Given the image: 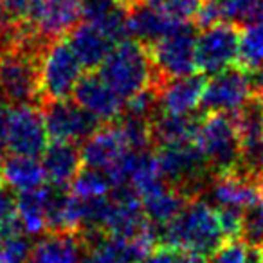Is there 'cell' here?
I'll use <instances>...</instances> for the list:
<instances>
[{
    "mask_svg": "<svg viewBox=\"0 0 263 263\" xmlns=\"http://www.w3.org/2000/svg\"><path fill=\"white\" fill-rule=\"evenodd\" d=\"M161 238L164 245L187 252L204 263L229 240L220 222L218 209L200 197L187 202L180 215L161 229Z\"/></svg>",
    "mask_w": 263,
    "mask_h": 263,
    "instance_id": "1",
    "label": "cell"
},
{
    "mask_svg": "<svg viewBox=\"0 0 263 263\" xmlns=\"http://www.w3.org/2000/svg\"><path fill=\"white\" fill-rule=\"evenodd\" d=\"M98 74L124 103L148 88H159L164 83L152 63L148 47L136 40H124L116 45L98 69Z\"/></svg>",
    "mask_w": 263,
    "mask_h": 263,
    "instance_id": "2",
    "label": "cell"
},
{
    "mask_svg": "<svg viewBox=\"0 0 263 263\" xmlns=\"http://www.w3.org/2000/svg\"><path fill=\"white\" fill-rule=\"evenodd\" d=\"M193 143L215 177L241 170L240 136L233 116L205 114L198 123Z\"/></svg>",
    "mask_w": 263,
    "mask_h": 263,
    "instance_id": "3",
    "label": "cell"
},
{
    "mask_svg": "<svg viewBox=\"0 0 263 263\" xmlns=\"http://www.w3.org/2000/svg\"><path fill=\"white\" fill-rule=\"evenodd\" d=\"M155 155L164 182L190 200L198 198L200 191L211 186L215 179L195 143L161 146Z\"/></svg>",
    "mask_w": 263,
    "mask_h": 263,
    "instance_id": "4",
    "label": "cell"
},
{
    "mask_svg": "<svg viewBox=\"0 0 263 263\" xmlns=\"http://www.w3.org/2000/svg\"><path fill=\"white\" fill-rule=\"evenodd\" d=\"M83 78V65L74 54L67 38L52 40L40 56V101L69 99Z\"/></svg>",
    "mask_w": 263,
    "mask_h": 263,
    "instance_id": "5",
    "label": "cell"
},
{
    "mask_svg": "<svg viewBox=\"0 0 263 263\" xmlns=\"http://www.w3.org/2000/svg\"><path fill=\"white\" fill-rule=\"evenodd\" d=\"M40 56L27 49L0 51V87L9 105H33L40 99Z\"/></svg>",
    "mask_w": 263,
    "mask_h": 263,
    "instance_id": "6",
    "label": "cell"
},
{
    "mask_svg": "<svg viewBox=\"0 0 263 263\" xmlns=\"http://www.w3.org/2000/svg\"><path fill=\"white\" fill-rule=\"evenodd\" d=\"M152 63L162 81L191 76L197 72V36L195 24H186L180 29L148 47Z\"/></svg>",
    "mask_w": 263,
    "mask_h": 263,
    "instance_id": "7",
    "label": "cell"
},
{
    "mask_svg": "<svg viewBox=\"0 0 263 263\" xmlns=\"http://www.w3.org/2000/svg\"><path fill=\"white\" fill-rule=\"evenodd\" d=\"M8 110V152L18 157H42L47 150V126L44 112L36 105H9Z\"/></svg>",
    "mask_w": 263,
    "mask_h": 263,
    "instance_id": "8",
    "label": "cell"
},
{
    "mask_svg": "<svg viewBox=\"0 0 263 263\" xmlns=\"http://www.w3.org/2000/svg\"><path fill=\"white\" fill-rule=\"evenodd\" d=\"M252 98V78L240 67H231L205 81L200 108L205 114H226L234 117Z\"/></svg>",
    "mask_w": 263,
    "mask_h": 263,
    "instance_id": "9",
    "label": "cell"
},
{
    "mask_svg": "<svg viewBox=\"0 0 263 263\" xmlns=\"http://www.w3.org/2000/svg\"><path fill=\"white\" fill-rule=\"evenodd\" d=\"M241 27L220 22L208 27L197 36V69L215 76L234 67L240 52Z\"/></svg>",
    "mask_w": 263,
    "mask_h": 263,
    "instance_id": "10",
    "label": "cell"
},
{
    "mask_svg": "<svg viewBox=\"0 0 263 263\" xmlns=\"http://www.w3.org/2000/svg\"><path fill=\"white\" fill-rule=\"evenodd\" d=\"M42 112L52 143H70L78 146V143L88 141L103 126L94 116L69 99L45 103Z\"/></svg>",
    "mask_w": 263,
    "mask_h": 263,
    "instance_id": "11",
    "label": "cell"
},
{
    "mask_svg": "<svg viewBox=\"0 0 263 263\" xmlns=\"http://www.w3.org/2000/svg\"><path fill=\"white\" fill-rule=\"evenodd\" d=\"M74 101L94 116L99 123H116L124 116L126 103L98 72H88L81 78L74 90Z\"/></svg>",
    "mask_w": 263,
    "mask_h": 263,
    "instance_id": "12",
    "label": "cell"
},
{
    "mask_svg": "<svg viewBox=\"0 0 263 263\" xmlns=\"http://www.w3.org/2000/svg\"><path fill=\"white\" fill-rule=\"evenodd\" d=\"M209 193L216 209H229L241 213L263 195V186L258 177L241 170L213 179Z\"/></svg>",
    "mask_w": 263,
    "mask_h": 263,
    "instance_id": "13",
    "label": "cell"
},
{
    "mask_svg": "<svg viewBox=\"0 0 263 263\" xmlns=\"http://www.w3.org/2000/svg\"><path fill=\"white\" fill-rule=\"evenodd\" d=\"M130 146L126 143L119 121L101 126L94 136L83 143L81 148V159L83 166L98 172H108L112 170L124 155L128 154Z\"/></svg>",
    "mask_w": 263,
    "mask_h": 263,
    "instance_id": "14",
    "label": "cell"
},
{
    "mask_svg": "<svg viewBox=\"0 0 263 263\" xmlns=\"http://www.w3.org/2000/svg\"><path fill=\"white\" fill-rule=\"evenodd\" d=\"M205 81L208 80L202 74L164 81L159 87L157 112L168 116H195L202 103Z\"/></svg>",
    "mask_w": 263,
    "mask_h": 263,
    "instance_id": "15",
    "label": "cell"
},
{
    "mask_svg": "<svg viewBox=\"0 0 263 263\" xmlns=\"http://www.w3.org/2000/svg\"><path fill=\"white\" fill-rule=\"evenodd\" d=\"M186 24L190 22L173 18L172 15L150 4L148 0L136 8L128 9V36L130 40L139 42L146 47L162 40Z\"/></svg>",
    "mask_w": 263,
    "mask_h": 263,
    "instance_id": "16",
    "label": "cell"
},
{
    "mask_svg": "<svg viewBox=\"0 0 263 263\" xmlns=\"http://www.w3.org/2000/svg\"><path fill=\"white\" fill-rule=\"evenodd\" d=\"M67 42L74 54L81 62L83 69H99L114 47L119 44L112 40L101 27L88 22H80L67 34Z\"/></svg>",
    "mask_w": 263,
    "mask_h": 263,
    "instance_id": "17",
    "label": "cell"
},
{
    "mask_svg": "<svg viewBox=\"0 0 263 263\" xmlns=\"http://www.w3.org/2000/svg\"><path fill=\"white\" fill-rule=\"evenodd\" d=\"M87 240L81 233H45L34 241L27 263H83Z\"/></svg>",
    "mask_w": 263,
    "mask_h": 263,
    "instance_id": "18",
    "label": "cell"
},
{
    "mask_svg": "<svg viewBox=\"0 0 263 263\" xmlns=\"http://www.w3.org/2000/svg\"><path fill=\"white\" fill-rule=\"evenodd\" d=\"M42 166L49 184L67 187L83 170L81 150L70 143H51L42 155Z\"/></svg>",
    "mask_w": 263,
    "mask_h": 263,
    "instance_id": "19",
    "label": "cell"
},
{
    "mask_svg": "<svg viewBox=\"0 0 263 263\" xmlns=\"http://www.w3.org/2000/svg\"><path fill=\"white\" fill-rule=\"evenodd\" d=\"M200 116H168L155 112L150 119V132L154 146H170V144L193 143Z\"/></svg>",
    "mask_w": 263,
    "mask_h": 263,
    "instance_id": "20",
    "label": "cell"
},
{
    "mask_svg": "<svg viewBox=\"0 0 263 263\" xmlns=\"http://www.w3.org/2000/svg\"><path fill=\"white\" fill-rule=\"evenodd\" d=\"M0 177L9 190L16 191L18 195L36 191L47 182L42 161L31 157H18V155H9L4 159Z\"/></svg>",
    "mask_w": 263,
    "mask_h": 263,
    "instance_id": "21",
    "label": "cell"
},
{
    "mask_svg": "<svg viewBox=\"0 0 263 263\" xmlns=\"http://www.w3.org/2000/svg\"><path fill=\"white\" fill-rule=\"evenodd\" d=\"M16 216L24 233L29 236L49 231V205H51V184L36 191L20 193L15 198Z\"/></svg>",
    "mask_w": 263,
    "mask_h": 263,
    "instance_id": "22",
    "label": "cell"
},
{
    "mask_svg": "<svg viewBox=\"0 0 263 263\" xmlns=\"http://www.w3.org/2000/svg\"><path fill=\"white\" fill-rule=\"evenodd\" d=\"M187 202H190V198H186L182 193L170 187L168 184H162L161 187L141 197L144 215L150 220V223L157 227L159 233L180 215V211L186 208Z\"/></svg>",
    "mask_w": 263,
    "mask_h": 263,
    "instance_id": "23",
    "label": "cell"
},
{
    "mask_svg": "<svg viewBox=\"0 0 263 263\" xmlns=\"http://www.w3.org/2000/svg\"><path fill=\"white\" fill-rule=\"evenodd\" d=\"M236 67H240L247 74L263 69V0L254 18L241 27Z\"/></svg>",
    "mask_w": 263,
    "mask_h": 263,
    "instance_id": "24",
    "label": "cell"
},
{
    "mask_svg": "<svg viewBox=\"0 0 263 263\" xmlns=\"http://www.w3.org/2000/svg\"><path fill=\"white\" fill-rule=\"evenodd\" d=\"M114 191V184L105 172L83 168L80 175L70 184V193L81 200H99L110 197Z\"/></svg>",
    "mask_w": 263,
    "mask_h": 263,
    "instance_id": "25",
    "label": "cell"
},
{
    "mask_svg": "<svg viewBox=\"0 0 263 263\" xmlns=\"http://www.w3.org/2000/svg\"><path fill=\"white\" fill-rule=\"evenodd\" d=\"M205 263H261L259 249L247 245L240 238L227 240L216 252H213Z\"/></svg>",
    "mask_w": 263,
    "mask_h": 263,
    "instance_id": "26",
    "label": "cell"
},
{
    "mask_svg": "<svg viewBox=\"0 0 263 263\" xmlns=\"http://www.w3.org/2000/svg\"><path fill=\"white\" fill-rule=\"evenodd\" d=\"M220 13V22L243 27L254 18L261 0H215Z\"/></svg>",
    "mask_w": 263,
    "mask_h": 263,
    "instance_id": "27",
    "label": "cell"
},
{
    "mask_svg": "<svg viewBox=\"0 0 263 263\" xmlns=\"http://www.w3.org/2000/svg\"><path fill=\"white\" fill-rule=\"evenodd\" d=\"M240 240L254 249L263 247V195L241 211Z\"/></svg>",
    "mask_w": 263,
    "mask_h": 263,
    "instance_id": "28",
    "label": "cell"
},
{
    "mask_svg": "<svg viewBox=\"0 0 263 263\" xmlns=\"http://www.w3.org/2000/svg\"><path fill=\"white\" fill-rule=\"evenodd\" d=\"M34 243L24 231L4 234L0 238V263H27Z\"/></svg>",
    "mask_w": 263,
    "mask_h": 263,
    "instance_id": "29",
    "label": "cell"
},
{
    "mask_svg": "<svg viewBox=\"0 0 263 263\" xmlns=\"http://www.w3.org/2000/svg\"><path fill=\"white\" fill-rule=\"evenodd\" d=\"M119 9H124L119 4V0H81L80 11L81 22L101 24L112 15H116Z\"/></svg>",
    "mask_w": 263,
    "mask_h": 263,
    "instance_id": "30",
    "label": "cell"
},
{
    "mask_svg": "<svg viewBox=\"0 0 263 263\" xmlns=\"http://www.w3.org/2000/svg\"><path fill=\"white\" fill-rule=\"evenodd\" d=\"M148 2L172 15L173 18L191 22L205 0H148Z\"/></svg>",
    "mask_w": 263,
    "mask_h": 263,
    "instance_id": "31",
    "label": "cell"
},
{
    "mask_svg": "<svg viewBox=\"0 0 263 263\" xmlns=\"http://www.w3.org/2000/svg\"><path fill=\"white\" fill-rule=\"evenodd\" d=\"M15 231H24L16 216L15 198L2 190L0 191V238Z\"/></svg>",
    "mask_w": 263,
    "mask_h": 263,
    "instance_id": "32",
    "label": "cell"
},
{
    "mask_svg": "<svg viewBox=\"0 0 263 263\" xmlns=\"http://www.w3.org/2000/svg\"><path fill=\"white\" fill-rule=\"evenodd\" d=\"M34 0H0V8L6 13L11 26L29 22L31 11H33Z\"/></svg>",
    "mask_w": 263,
    "mask_h": 263,
    "instance_id": "33",
    "label": "cell"
},
{
    "mask_svg": "<svg viewBox=\"0 0 263 263\" xmlns=\"http://www.w3.org/2000/svg\"><path fill=\"white\" fill-rule=\"evenodd\" d=\"M144 263H204V261L195 258V256L187 254V252L179 251V249H175V247L161 245V247H157L148 256Z\"/></svg>",
    "mask_w": 263,
    "mask_h": 263,
    "instance_id": "34",
    "label": "cell"
},
{
    "mask_svg": "<svg viewBox=\"0 0 263 263\" xmlns=\"http://www.w3.org/2000/svg\"><path fill=\"white\" fill-rule=\"evenodd\" d=\"M8 152V110L0 106V154Z\"/></svg>",
    "mask_w": 263,
    "mask_h": 263,
    "instance_id": "35",
    "label": "cell"
},
{
    "mask_svg": "<svg viewBox=\"0 0 263 263\" xmlns=\"http://www.w3.org/2000/svg\"><path fill=\"white\" fill-rule=\"evenodd\" d=\"M252 87H254V94L259 96V98H263V69H259L258 72H254Z\"/></svg>",
    "mask_w": 263,
    "mask_h": 263,
    "instance_id": "36",
    "label": "cell"
},
{
    "mask_svg": "<svg viewBox=\"0 0 263 263\" xmlns=\"http://www.w3.org/2000/svg\"><path fill=\"white\" fill-rule=\"evenodd\" d=\"M8 27H11V24H9L8 16H6V13L2 11V8H0V31L8 29Z\"/></svg>",
    "mask_w": 263,
    "mask_h": 263,
    "instance_id": "37",
    "label": "cell"
},
{
    "mask_svg": "<svg viewBox=\"0 0 263 263\" xmlns=\"http://www.w3.org/2000/svg\"><path fill=\"white\" fill-rule=\"evenodd\" d=\"M258 179H259V182H261V186H263V166H261V170H259V173H258Z\"/></svg>",
    "mask_w": 263,
    "mask_h": 263,
    "instance_id": "38",
    "label": "cell"
},
{
    "mask_svg": "<svg viewBox=\"0 0 263 263\" xmlns=\"http://www.w3.org/2000/svg\"><path fill=\"white\" fill-rule=\"evenodd\" d=\"M4 99V92H2V87H0V101Z\"/></svg>",
    "mask_w": 263,
    "mask_h": 263,
    "instance_id": "39",
    "label": "cell"
},
{
    "mask_svg": "<svg viewBox=\"0 0 263 263\" xmlns=\"http://www.w3.org/2000/svg\"><path fill=\"white\" fill-rule=\"evenodd\" d=\"M259 254H261V263H263V247L259 249Z\"/></svg>",
    "mask_w": 263,
    "mask_h": 263,
    "instance_id": "40",
    "label": "cell"
},
{
    "mask_svg": "<svg viewBox=\"0 0 263 263\" xmlns=\"http://www.w3.org/2000/svg\"><path fill=\"white\" fill-rule=\"evenodd\" d=\"M2 162H4V161H2V159H0V173H2Z\"/></svg>",
    "mask_w": 263,
    "mask_h": 263,
    "instance_id": "41",
    "label": "cell"
},
{
    "mask_svg": "<svg viewBox=\"0 0 263 263\" xmlns=\"http://www.w3.org/2000/svg\"><path fill=\"white\" fill-rule=\"evenodd\" d=\"M80 2H81V0H80Z\"/></svg>",
    "mask_w": 263,
    "mask_h": 263,
    "instance_id": "42",
    "label": "cell"
},
{
    "mask_svg": "<svg viewBox=\"0 0 263 263\" xmlns=\"http://www.w3.org/2000/svg\"><path fill=\"white\" fill-rule=\"evenodd\" d=\"M261 99H263V98H261Z\"/></svg>",
    "mask_w": 263,
    "mask_h": 263,
    "instance_id": "43",
    "label": "cell"
}]
</instances>
